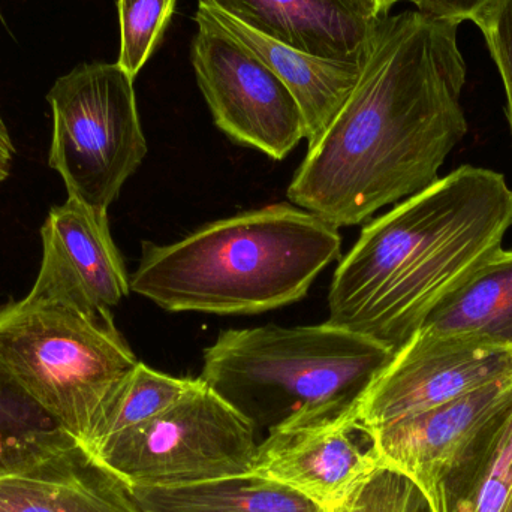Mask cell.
I'll use <instances>...</instances> for the list:
<instances>
[{"mask_svg": "<svg viewBox=\"0 0 512 512\" xmlns=\"http://www.w3.org/2000/svg\"><path fill=\"white\" fill-rule=\"evenodd\" d=\"M459 27L420 11L382 17L357 86L289 185L291 204L351 227L439 179L468 134Z\"/></svg>", "mask_w": 512, "mask_h": 512, "instance_id": "obj_1", "label": "cell"}, {"mask_svg": "<svg viewBox=\"0 0 512 512\" xmlns=\"http://www.w3.org/2000/svg\"><path fill=\"white\" fill-rule=\"evenodd\" d=\"M512 227L504 174L462 165L361 231L328 292V324L397 352L502 249Z\"/></svg>", "mask_w": 512, "mask_h": 512, "instance_id": "obj_2", "label": "cell"}, {"mask_svg": "<svg viewBox=\"0 0 512 512\" xmlns=\"http://www.w3.org/2000/svg\"><path fill=\"white\" fill-rule=\"evenodd\" d=\"M340 252L339 228L294 204H273L170 245L144 242L131 291L168 312L252 315L306 297Z\"/></svg>", "mask_w": 512, "mask_h": 512, "instance_id": "obj_3", "label": "cell"}, {"mask_svg": "<svg viewBox=\"0 0 512 512\" xmlns=\"http://www.w3.org/2000/svg\"><path fill=\"white\" fill-rule=\"evenodd\" d=\"M394 352L336 325L228 330L204 351L201 381L255 426L354 412Z\"/></svg>", "mask_w": 512, "mask_h": 512, "instance_id": "obj_4", "label": "cell"}, {"mask_svg": "<svg viewBox=\"0 0 512 512\" xmlns=\"http://www.w3.org/2000/svg\"><path fill=\"white\" fill-rule=\"evenodd\" d=\"M138 363L113 315L27 295L0 309V369L89 453Z\"/></svg>", "mask_w": 512, "mask_h": 512, "instance_id": "obj_5", "label": "cell"}, {"mask_svg": "<svg viewBox=\"0 0 512 512\" xmlns=\"http://www.w3.org/2000/svg\"><path fill=\"white\" fill-rule=\"evenodd\" d=\"M134 80L117 62L83 63L47 93L53 113L48 164L68 197L99 212H108L149 152Z\"/></svg>", "mask_w": 512, "mask_h": 512, "instance_id": "obj_6", "label": "cell"}, {"mask_svg": "<svg viewBox=\"0 0 512 512\" xmlns=\"http://www.w3.org/2000/svg\"><path fill=\"white\" fill-rule=\"evenodd\" d=\"M256 426L200 378L162 414L93 456L134 487H180L248 475Z\"/></svg>", "mask_w": 512, "mask_h": 512, "instance_id": "obj_7", "label": "cell"}, {"mask_svg": "<svg viewBox=\"0 0 512 512\" xmlns=\"http://www.w3.org/2000/svg\"><path fill=\"white\" fill-rule=\"evenodd\" d=\"M191 62L198 87L225 135L282 161L303 138V114L288 87L251 50L197 21Z\"/></svg>", "mask_w": 512, "mask_h": 512, "instance_id": "obj_8", "label": "cell"}, {"mask_svg": "<svg viewBox=\"0 0 512 512\" xmlns=\"http://www.w3.org/2000/svg\"><path fill=\"white\" fill-rule=\"evenodd\" d=\"M512 376V348L475 337L417 331L394 352L354 408L367 433L438 408Z\"/></svg>", "mask_w": 512, "mask_h": 512, "instance_id": "obj_9", "label": "cell"}, {"mask_svg": "<svg viewBox=\"0 0 512 512\" xmlns=\"http://www.w3.org/2000/svg\"><path fill=\"white\" fill-rule=\"evenodd\" d=\"M512 403V376L369 432L384 469L415 484L432 512H450L451 481L477 456Z\"/></svg>", "mask_w": 512, "mask_h": 512, "instance_id": "obj_10", "label": "cell"}, {"mask_svg": "<svg viewBox=\"0 0 512 512\" xmlns=\"http://www.w3.org/2000/svg\"><path fill=\"white\" fill-rule=\"evenodd\" d=\"M381 469L369 433L351 411L270 427L248 475L280 484L322 512H334Z\"/></svg>", "mask_w": 512, "mask_h": 512, "instance_id": "obj_11", "label": "cell"}, {"mask_svg": "<svg viewBox=\"0 0 512 512\" xmlns=\"http://www.w3.org/2000/svg\"><path fill=\"white\" fill-rule=\"evenodd\" d=\"M42 261L27 297L57 300L95 315L131 292V277L111 236L108 212L75 198L53 207L41 228Z\"/></svg>", "mask_w": 512, "mask_h": 512, "instance_id": "obj_12", "label": "cell"}, {"mask_svg": "<svg viewBox=\"0 0 512 512\" xmlns=\"http://www.w3.org/2000/svg\"><path fill=\"white\" fill-rule=\"evenodd\" d=\"M246 26L322 59L360 62L381 14L373 0H204Z\"/></svg>", "mask_w": 512, "mask_h": 512, "instance_id": "obj_13", "label": "cell"}, {"mask_svg": "<svg viewBox=\"0 0 512 512\" xmlns=\"http://www.w3.org/2000/svg\"><path fill=\"white\" fill-rule=\"evenodd\" d=\"M195 21L210 24L245 45L283 81L303 114L309 146L324 134L357 86L366 60L310 56L256 32L204 0L198 2Z\"/></svg>", "mask_w": 512, "mask_h": 512, "instance_id": "obj_14", "label": "cell"}, {"mask_svg": "<svg viewBox=\"0 0 512 512\" xmlns=\"http://www.w3.org/2000/svg\"><path fill=\"white\" fill-rule=\"evenodd\" d=\"M0 512H144L110 469L80 444L0 478Z\"/></svg>", "mask_w": 512, "mask_h": 512, "instance_id": "obj_15", "label": "cell"}, {"mask_svg": "<svg viewBox=\"0 0 512 512\" xmlns=\"http://www.w3.org/2000/svg\"><path fill=\"white\" fill-rule=\"evenodd\" d=\"M420 330L512 348V249L490 258L430 313Z\"/></svg>", "mask_w": 512, "mask_h": 512, "instance_id": "obj_16", "label": "cell"}, {"mask_svg": "<svg viewBox=\"0 0 512 512\" xmlns=\"http://www.w3.org/2000/svg\"><path fill=\"white\" fill-rule=\"evenodd\" d=\"M131 490L144 512H322L298 493L252 475Z\"/></svg>", "mask_w": 512, "mask_h": 512, "instance_id": "obj_17", "label": "cell"}, {"mask_svg": "<svg viewBox=\"0 0 512 512\" xmlns=\"http://www.w3.org/2000/svg\"><path fill=\"white\" fill-rule=\"evenodd\" d=\"M74 442L0 369V478L27 471Z\"/></svg>", "mask_w": 512, "mask_h": 512, "instance_id": "obj_18", "label": "cell"}, {"mask_svg": "<svg viewBox=\"0 0 512 512\" xmlns=\"http://www.w3.org/2000/svg\"><path fill=\"white\" fill-rule=\"evenodd\" d=\"M450 512H512V403L472 460Z\"/></svg>", "mask_w": 512, "mask_h": 512, "instance_id": "obj_19", "label": "cell"}, {"mask_svg": "<svg viewBox=\"0 0 512 512\" xmlns=\"http://www.w3.org/2000/svg\"><path fill=\"white\" fill-rule=\"evenodd\" d=\"M194 382L195 379L176 378L158 372L140 361L111 408L90 454H95L102 444L114 436L128 432L162 414L165 409L174 405Z\"/></svg>", "mask_w": 512, "mask_h": 512, "instance_id": "obj_20", "label": "cell"}, {"mask_svg": "<svg viewBox=\"0 0 512 512\" xmlns=\"http://www.w3.org/2000/svg\"><path fill=\"white\" fill-rule=\"evenodd\" d=\"M177 0H117L119 63L131 77L140 74L164 38Z\"/></svg>", "mask_w": 512, "mask_h": 512, "instance_id": "obj_21", "label": "cell"}, {"mask_svg": "<svg viewBox=\"0 0 512 512\" xmlns=\"http://www.w3.org/2000/svg\"><path fill=\"white\" fill-rule=\"evenodd\" d=\"M424 504L426 499L412 481L381 469L334 512H418Z\"/></svg>", "mask_w": 512, "mask_h": 512, "instance_id": "obj_22", "label": "cell"}, {"mask_svg": "<svg viewBox=\"0 0 512 512\" xmlns=\"http://www.w3.org/2000/svg\"><path fill=\"white\" fill-rule=\"evenodd\" d=\"M472 23L486 39L490 54L504 83L507 95V119L512 137V0H490Z\"/></svg>", "mask_w": 512, "mask_h": 512, "instance_id": "obj_23", "label": "cell"}, {"mask_svg": "<svg viewBox=\"0 0 512 512\" xmlns=\"http://www.w3.org/2000/svg\"><path fill=\"white\" fill-rule=\"evenodd\" d=\"M409 2L417 11L445 20L459 21L471 20L490 2V0H397Z\"/></svg>", "mask_w": 512, "mask_h": 512, "instance_id": "obj_24", "label": "cell"}, {"mask_svg": "<svg viewBox=\"0 0 512 512\" xmlns=\"http://www.w3.org/2000/svg\"><path fill=\"white\" fill-rule=\"evenodd\" d=\"M15 147L12 143L6 123L0 114V185L11 176L12 162H14Z\"/></svg>", "mask_w": 512, "mask_h": 512, "instance_id": "obj_25", "label": "cell"}, {"mask_svg": "<svg viewBox=\"0 0 512 512\" xmlns=\"http://www.w3.org/2000/svg\"><path fill=\"white\" fill-rule=\"evenodd\" d=\"M373 2L376 3L381 14L388 15L390 14L391 8L396 5L397 0H373Z\"/></svg>", "mask_w": 512, "mask_h": 512, "instance_id": "obj_26", "label": "cell"}, {"mask_svg": "<svg viewBox=\"0 0 512 512\" xmlns=\"http://www.w3.org/2000/svg\"><path fill=\"white\" fill-rule=\"evenodd\" d=\"M418 512H432V511H430L429 505H427V502H426V504H424L423 507H421V510Z\"/></svg>", "mask_w": 512, "mask_h": 512, "instance_id": "obj_27", "label": "cell"}]
</instances>
